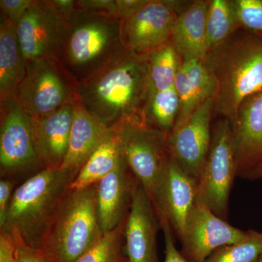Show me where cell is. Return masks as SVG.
I'll list each match as a JSON object with an SVG mask.
<instances>
[{"label": "cell", "mask_w": 262, "mask_h": 262, "mask_svg": "<svg viewBox=\"0 0 262 262\" xmlns=\"http://www.w3.org/2000/svg\"><path fill=\"white\" fill-rule=\"evenodd\" d=\"M51 2L58 14L68 23L78 10L75 0H51Z\"/></svg>", "instance_id": "obj_37"}, {"label": "cell", "mask_w": 262, "mask_h": 262, "mask_svg": "<svg viewBox=\"0 0 262 262\" xmlns=\"http://www.w3.org/2000/svg\"><path fill=\"white\" fill-rule=\"evenodd\" d=\"M208 8V1L190 2L177 16L171 41L182 61H203L208 53L206 38Z\"/></svg>", "instance_id": "obj_21"}, {"label": "cell", "mask_w": 262, "mask_h": 262, "mask_svg": "<svg viewBox=\"0 0 262 262\" xmlns=\"http://www.w3.org/2000/svg\"><path fill=\"white\" fill-rule=\"evenodd\" d=\"M134 182V176L123 158L115 170L96 184V213L103 234L126 218Z\"/></svg>", "instance_id": "obj_18"}, {"label": "cell", "mask_w": 262, "mask_h": 262, "mask_svg": "<svg viewBox=\"0 0 262 262\" xmlns=\"http://www.w3.org/2000/svg\"><path fill=\"white\" fill-rule=\"evenodd\" d=\"M76 4L88 13L117 19V0H77Z\"/></svg>", "instance_id": "obj_30"}, {"label": "cell", "mask_w": 262, "mask_h": 262, "mask_svg": "<svg viewBox=\"0 0 262 262\" xmlns=\"http://www.w3.org/2000/svg\"><path fill=\"white\" fill-rule=\"evenodd\" d=\"M160 225L165 239V260L163 262H193L189 261L177 250L174 243V233L170 223L163 215H159Z\"/></svg>", "instance_id": "obj_31"}, {"label": "cell", "mask_w": 262, "mask_h": 262, "mask_svg": "<svg viewBox=\"0 0 262 262\" xmlns=\"http://www.w3.org/2000/svg\"><path fill=\"white\" fill-rule=\"evenodd\" d=\"M33 0H1L0 9L15 24L25 14Z\"/></svg>", "instance_id": "obj_32"}, {"label": "cell", "mask_w": 262, "mask_h": 262, "mask_svg": "<svg viewBox=\"0 0 262 262\" xmlns=\"http://www.w3.org/2000/svg\"><path fill=\"white\" fill-rule=\"evenodd\" d=\"M257 262H262V255H261V256H260V258H258V260Z\"/></svg>", "instance_id": "obj_39"}, {"label": "cell", "mask_w": 262, "mask_h": 262, "mask_svg": "<svg viewBox=\"0 0 262 262\" xmlns=\"http://www.w3.org/2000/svg\"><path fill=\"white\" fill-rule=\"evenodd\" d=\"M125 221L126 218L113 231L103 234L96 246L74 262H128L124 251Z\"/></svg>", "instance_id": "obj_28"}, {"label": "cell", "mask_w": 262, "mask_h": 262, "mask_svg": "<svg viewBox=\"0 0 262 262\" xmlns=\"http://www.w3.org/2000/svg\"><path fill=\"white\" fill-rule=\"evenodd\" d=\"M160 229L159 215L151 198L134 178L124 229V251L128 262H159L157 239Z\"/></svg>", "instance_id": "obj_13"}, {"label": "cell", "mask_w": 262, "mask_h": 262, "mask_svg": "<svg viewBox=\"0 0 262 262\" xmlns=\"http://www.w3.org/2000/svg\"><path fill=\"white\" fill-rule=\"evenodd\" d=\"M149 0H117V20L129 18L140 11Z\"/></svg>", "instance_id": "obj_35"}, {"label": "cell", "mask_w": 262, "mask_h": 262, "mask_svg": "<svg viewBox=\"0 0 262 262\" xmlns=\"http://www.w3.org/2000/svg\"><path fill=\"white\" fill-rule=\"evenodd\" d=\"M76 177L63 169L42 168L15 189L1 232L39 250L48 227Z\"/></svg>", "instance_id": "obj_3"}, {"label": "cell", "mask_w": 262, "mask_h": 262, "mask_svg": "<svg viewBox=\"0 0 262 262\" xmlns=\"http://www.w3.org/2000/svg\"><path fill=\"white\" fill-rule=\"evenodd\" d=\"M232 0L208 1L206 18L208 52L239 29Z\"/></svg>", "instance_id": "obj_26"}, {"label": "cell", "mask_w": 262, "mask_h": 262, "mask_svg": "<svg viewBox=\"0 0 262 262\" xmlns=\"http://www.w3.org/2000/svg\"><path fill=\"white\" fill-rule=\"evenodd\" d=\"M237 172L232 125L222 117L212 130L209 152L200 177L198 201L223 220L227 217L229 194Z\"/></svg>", "instance_id": "obj_7"}, {"label": "cell", "mask_w": 262, "mask_h": 262, "mask_svg": "<svg viewBox=\"0 0 262 262\" xmlns=\"http://www.w3.org/2000/svg\"><path fill=\"white\" fill-rule=\"evenodd\" d=\"M125 51L120 20L78 9L67 25L59 60L80 83Z\"/></svg>", "instance_id": "obj_5"}, {"label": "cell", "mask_w": 262, "mask_h": 262, "mask_svg": "<svg viewBox=\"0 0 262 262\" xmlns=\"http://www.w3.org/2000/svg\"><path fill=\"white\" fill-rule=\"evenodd\" d=\"M214 101L210 98L182 126L168 135L170 155L189 175L200 180L211 144Z\"/></svg>", "instance_id": "obj_14"}, {"label": "cell", "mask_w": 262, "mask_h": 262, "mask_svg": "<svg viewBox=\"0 0 262 262\" xmlns=\"http://www.w3.org/2000/svg\"><path fill=\"white\" fill-rule=\"evenodd\" d=\"M0 262H19L14 238L5 232H0Z\"/></svg>", "instance_id": "obj_34"}, {"label": "cell", "mask_w": 262, "mask_h": 262, "mask_svg": "<svg viewBox=\"0 0 262 262\" xmlns=\"http://www.w3.org/2000/svg\"><path fill=\"white\" fill-rule=\"evenodd\" d=\"M79 82L58 58L27 61L15 98L32 118L49 115L79 97Z\"/></svg>", "instance_id": "obj_6"}, {"label": "cell", "mask_w": 262, "mask_h": 262, "mask_svg": "<svg viewBox=\"0 0 262 262\" xmlns=\"http://www.w3.org/2000/svg\"><path fill=\"white\" fill-rule=\"evenodd\" d=\"M68 22L51 0H33L25 14L15 24L17 36L26 61L58 58Z\"/></svg>", "instance_id": "obj_11"}, {"label": "cell", "mask_w": 262, "mask_h": 262, "mask_svg": "<svg viewBox=\"0 0 262 262\" xmlns=\"http://www.w3.org/2000/svg\"><path fill=\"white\" fill-rule=\"evenodd\" d=\"M262 178V163L258 165L254 169H253L248 175L245 177V179H257Z\"/></svg>", "instance_id": "obj_38"}, {"label": "cell", "mask_w": 262, "mask_h": 262, "mask_svg": "<svg viewBox=\"0 0 262 262\" xmlns=\"http://www.w3.org/2000/svg\"><path fill=\"white\" fill-rule=\"evenodd\" d=\"M203 63L216 84L214 111L233 122L245 100L262 91V37L237 29Z\"/></svg>", "instance_id": "obj_2"}, {"label": "cell", "mask_w": 262, "mask_h": 262, "mask_svg": "<svg viewBox=\"0 0 262 262\" xmlns=\"http://www.w3.org/2000/svg\"><path fill=\"white\" fill-rule=\"evenodd\" d=\"M231 125L238 165L237 175L245 178L262 163V91L245 100Z\"/></svg>", "instance_id": "obj_17"}, {"label": "cell", "mask_w": 262, "mask_h": 262, "mask_svg": "<svg viewBox=\"0 0 262 262\" xmlns=\"http://www.w3.org/2000/svg\"><path fill=\"white\" fill-rule=\"evenodd\" d=\"M115 127L127 167L153 203L170 158L168 134L147 124L122 123Z\"/></svg>", "instance_id": "obj_8"}, {"label": "cell", "mask_w": 262, "mask_h": 262, "mask_svg": "<svg viewBox=\"0 0 262 262\" xmlns=\"http://www.w3.org/2000/svg\"><path fill=\"white\" fill-rule=\"evenodd\" d=\"M13 238L16 245L19 262H47L40 251L26 246L18 237H13Z\"/></svg>", "instance_id": "obj_36"}, {"label": "cell", "mask_w": 262, "mask_h": 262, "mask_svg": "<svg viewBox=\"0 0 262 262\" xmlns=\"http://www.w3.org/2000/svg\"><path fill=\"white\" fill-rule=\"evenodd\" d=\"M37 165L43 166L34 146L32 117L20 107L15 98L0 100L2 177L20 174Z\"/></svg>", "instance_id": "obj_10"}, {"label": "cell", "mask_w": 262, "mask_h": 262, "mask_svg": "<svg viewBox=\"0 0 262 262\" xmlns=\"http://www.w3.org/2000/svg\"><path fill=\"white\" fill-rule=\"evenodd\" d=\"M150 89L165 91L173 88L182 59L170 40L147 55Z\"/></svg>", "instance_id": "obj_25"}, {"label": "cell", "mask_w": 262, "mask_h": 262, "mask_svg": "<svg viewBox=\"0 0 262 262\" xmlns=\"http://www.w3.org/2000/svg\"><path fill=\"white\" fill-rule=\"evenodd\" d=\"M15 186L14 181L9 178H2L0 181V229L6 220Z\"/></svg>", "instance_id": "obj_33"}, {"label": "cell", "mask_w": 262, "mask_h": 262, "mask_svg": "<svg viewBox=\"0 0 262 262\" xmlns=\"http://www.w3.org/2000/svg\"><path fill=\"white\" fill-rule=\"evenodd\" d=\"M239 29L262 37V0H232Z\"/></svg>", "instance_id": "obj_29"}, {"label": "cell", "mask_w": 262, "mask_h": 262, "mask_svg": "<svg viewBox=\"0 0 262 262\" xmlns=\"http://www.w3.org/2000/svg\"><path fill=\"white\" fill-rule=\"evenodd\" d=\"M179 112V99L175 87L165 91L150 89L146 101L145 121L149 126L170 134Z\"/></svg>", "instance_id": "obj_24"}, {"label": "cell", "mask_w": 262, "mask_h": 262, "mask_svg": "<svg viewBox=\"0 0 262 262\" xmlns=\"http://www.w3.org/2000/svg\"><path fill=\"white\" fill-rule=\"evenodd\" d=\"M96 213V185L66 194L40 248L47 262H74L102 238Z\"/></svg>", "instance_id": "obj_4"}, {"label": "cell", "mask_w": 262, "mask_h": 262, "mask_svg": "<svg viewBox=\"0 0 262 262\" xmlns=\"http://www.w3.org/2000/svg\"><path fill=\"white\" fill-rule=\"evenodd\" d=\"M262 255V233L248 230L244 239L215 250L203 262H257Z\"/></svg>", "instance_id": "obj_27"}, {"label": "cell", "mask_w": 262, "mask_h": 262, "mask_svg": "<svg viewBox=\"0 0 262 262\" xmlns=\"http://www.w3.org/2000/svg\"><path fill=\"white\" fill-rule=\"evenodd\" d=\"M73 106V122L68 151L61 168L77 176L110 129L88 111L80 96L74 101Z\"/></svg>", "instance_id": "obj_20"}, {"label": "cell", "mask_w": 262, "mask_h": 262, "mask_svg": "<svg viewBox=\"0 0 262 262\" xmlns=\"http://www.w3.org/2000/svg\"><path fill=\"white\" fill-rule=\"evenodd\" d=\"M122 159L121 141L117 127H114L110 129L82 165L71 183V190L96 185L115 170Z\"/></svg>", "instance_id": "obj_23"}, {"label": "cell", "mask_w": 262, "mask_h": 262, "mask_svg": "<svg viewBox=\"0 0 262 262\" xmlns=\"http://www.w3.org/2000/svg\"><path fill=\"white\" fill-rule=\"evenodd\" d=\"M199 181L189 175L172 158L164 170L153 204L158 215L170 223L180 239L186 222L198 201Z\"/></svg>", "instance_id": "obj_15"}, {"label": "cell", "mask_w": 262, "mask_h": 262, "mask_svg": "<svg viewBox=\"0 0 262 262\" xmlns=\"http://www.w3.org/2000/svg\"><path fill=\"white\" fill-rule=\"evenodd\" d=\"M149 91L147 55L127 51L79 83L84 106L108 129L122 123L146 124Z\"/></svg>", "instance_id": "obj_1"}, {"label": "cell", "mask_w": 262, "mask_h": 262, "mask_svg": "<svg viewBox=\"0 0 262 262\" xmlns=\"http://www.w3.org/2000/svg\"><path fill=\"white\" fill-rule=\"evenodd\" d=\"M247 232L229 225L204 203L196 201L180 239V252L189 261L203 262L215 250L244 239Z\"/></svg>", "instance_id": "obj_12"}, {"label": "cell", "mask_w": 262, "mask_h": 262, "mask_svg": "<svg viewBox=\"0 0 262 262\" xmlns=\"http://www.w3.org/2000/svg\"><path fill=\"white\" fill-rule=\"evenodd\" d=\"M27 74L15 24L0 13V100L15 98Z\"/></svg>", "instance_id": "obj_22"}, {"label": "cell", "mask_w": 262, "mask_h": 262, "mask_svg": "<svg viewBox=\"0 0 262 262\" xmlns=\"http://www.w3.org/2000/svg\"><path fill=\"white\" fill-rule=\"evenodd\" d=\"M188 3L149 0L140 11L120 20V35L125 51L148 55L170 42L177 16Z\"/></svg>", "instance_id": "obj_9"}, {"label": "cell", "mask_w": 262, "mask_h": 262, "mask_svg": "<svg viewBox=\"0 0 262 262\" xmlns=\"http://www.w3.org/2000/svg\"><path fill=\"white\" fill-rule=\"evenodd\" d=\"M174 87L179 96V112L172 130L182 126L203 103L214 98L216 91L214 79L200 60L182 61Z\"/></svg>", "instance_id": "obj_19"}, {"label": "cell", "mask_w": 262, "mask_h": 262, "mask_svg": "<svg viewBox=\"0 0 262 262\" xmlns=\"http://www.w3.org/2000/svg\"><path fill=\"white\" fill-rule=\"evenodd\" d=\"M73 103L46 116L32 118L34 146L45 168H61L67 156L73 122Z\"/></svg>", "instance_id": "obj_16"}]
</instances>
